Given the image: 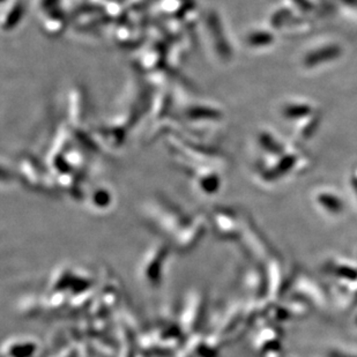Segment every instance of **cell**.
<instances>
[{
    "mask_svg": "<svg viewBox=\"0 0 357 357\" xmlns=\"http://www.w3.org/2000/svg\"><path fill=\"white\" fill-rule=\"evenodd\" d=\"M168 257V248L161 245H154L142 257V263L139 266L138 277L142 283L149 288L159 287L162 280V272L165 261Z\"/></svg>",
    "mask_w": 357,
    "mask_h": 357,
    "instance_id": "obj_1",
    "label": "cell"
},
{
    "mask_svg": "<svg viewBox=\"0 0 357 357\" xmlns=\"http://www.w3.org/2000/svg\"><path fill=\"white\" fill-rule=\"evenodd\" d=\"M38 349V342L31 337H15L3 344V357H31Z\"/></svg>",
    "mask_w": 357,
    "mask_h": 357,
    "instance_id": "obj_2",
    "label": "cell"
},
{
    "mask_svg": "<svg viewBox=\"0 0 357 357\" xmlns=\"http://www.w3.org/2000/svg\"><path fill=\"white\" fill-rule=\"evenodd\" d=\"M202 294L193 291L190 295V298L186 302V307L182 312V319H181V325H182L183 331H188V333H191L190 331L192 330L193 326L196 327L197 321L200 317L202 312Z\"/></svg>",
    "mask_w": 357,
    "mask_h": 357,
    "instance_id": "obj_3",
    "label": "cell"
},
{
    "mask_svg": "<svg viewBox=\"0 0 357 357\" xmlns=\"http://www.w3.org/2000/svg\"><path fill=\"white\" fill-rule=\"evenodd\" d=\"M341 56V47L337 45H328L312 51L304 58V65L307 68H314L325 61H333Z\"/></svg>",
    "mask_w": 357,
    "mask_h": 357,
    "instance_id": "obj_4",
    "label": "cell"
},
{
    "mask_svg": "<svg viewBox=\"0 0 357 357\" xmlns=\"http://www.w3.org/2000/svg\"><path fill=\"white\" fill-rule=\"evenodd\" d=\"M89 204L93 206V208L98 209V211L109 208L112 204L110 191L103 189V188H101L100 190H96V191H94V193L91 195V202H89Z\"/></svg>",
    "mask_w": 357,
    "mask_h": 357,
    "instance_id": "obj_5",
    "label": "cell"
},
{
    "mask_svg": "<svg viewBox=\"0 0 357 357\" xmlns=\"http://www.w3.org/2000/svg\"><path fill=\"white\" fill-rule=\"evenodd\" d=\"M310 114V107L305 105H291L284 107V109H283V116L289 119H303V117H307Z\"/></svg>",
    "mask_w": 357,
    "mask_h": 357,
    "instance_id": "obj_6",
    "label": "cell"
},
{
    "mask_svg": "<svg viewBox=\"0 0 357 357\" xmlns=\"http://www.w3.org/2000/svg\"><path fill=\"white\" fill-rule=\"evenodd\" d=\"M259 142L260 145L263 146V149H266L267 152H270L271 154L280 155L283 153L282 146L275 142L273 137L268 133H261L259 137Z\"/></svg>",
    "mask_w": 357,
    "mask_h": 357,
    "instance_id": "obj_7",
    "label": "cell"
},
{
    "mask_svg": "<svg viewBox=\"0 0 357 357\" xmlns=\"http://www.w3.org/2000/svg\"><path fill=\"white\" fill-rule=\"evenodd\" d=\"M273 40V35L271 34V33H266V31H257V33L249 35L248 44L252 45V47H264V45L272 43Z\"/></svg>",
    "mask_w": 357,
    "mask_h": 357,
    "instance_id": "obj_8",
    "label": "cell"
},
{
    "mask_svg": "<svg viewBox=\"0 0 357 357\" xmlns=\"http://www.w3.org/2000/svg\"><path fill=\"white\" fill-rule=\"evenodd\" d=\"M295 162H296V158L293 155H287L282 159L280 160L279 163H278L275 169L272 170L273 174H275V176H278L277 174H283V172H287L290 169L293 168V165H295Z\"/></svg>",
    "mask_w": 357,
    "mask_h": 357,
    "instance_id": "obj_9",
    "label": "cell"
},
{
    "mask_svg": "<svg viewBox=\"0 0 357 357\" xmlns=\"http://www.w3.org/2000/svg\"><path fill=\"white\" fill-rule=\"evenodd\" d=\"M289 15V10H280L272 17V24H273L274 27L279 28L280 26H282L283 22L288 19Z\"/></svg>",
    "mask_w": 357,
    "mask_h": 357,
    "instance_id": "obj_10",
    "label": "cell"
}]
</instances>
